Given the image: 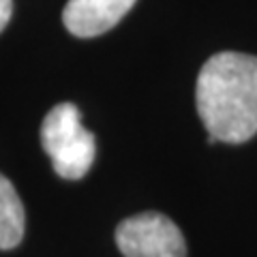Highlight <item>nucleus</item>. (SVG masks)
I'll return each instance as SVG.
<instances>
[{
	"mask_svg": "<svg viewBox=\"0 0 257 257\" xmlns=\"http://www.w3.org/2000/svg\"><path fill=\"white\" fill-rule=\"evenodd\" d=\"M41 144L56 174L64 180L84 178L96 157V140L82 124V114L73 103H58L47 111L41 124Z\"/></svg>",
	"mask_w": 257,
	"mask_h": 257,
	"instance_id": "f03ea898",
	"label": "nucleus"
},
{
	"mask_svg": "<svg viewBox=\"0 0 257 257\" xmlns=\"http://www.w3.org/2000/svg\"><path fill=\"white\" fill-rule=\"evenodd\" d=\"M26 214L22 199L9 178L0 174V251L15 248L24 238Z\"/></svg>",
	"mask_w": 257,
	"mask_h": 257,
	"instance_id": "39448f33",
	"label": "nucleus"
},
{
	"mask_svg": "<svg viewBox=\"0 0 257 257\" xmlns=\"http://www.w3.org/2000/svg\"><path fill=\"white\" fill-rule=\"evenodd\" d=\"M13 15V0H0V32L7 28Z\"/></svg>",
	"mask_w": 257,
	"mask_h": 257,
	"instance_id": "423d86ee",
	"label": "nucleus"
},
{
	"mask_svg": "<svg viewBox=\"0 0 257 257\" xmlns=\"http://www.w3.org/2000/svg\"><path fill=\"white\" fill-rule=\"evenodd\" d=\"M116 244L124 257H187V242L170 216L142 212L116 229Z\"/></svg>",
	"mask_w": 257,
	"mask_h": 257,
	"instance_id": "7ed1b4c3",
	"label": "nucleus"
},
{
	"mask_svg": "<svg viewBox=\"0 0 257 257\" xmlns=\"http://www.w3.org/2000/svg\"><path fill=\"white\" fill-rule=\"evenodd\" d=\"M195 101L210 142L251 140L257 133V56L214 54L199 71Z\"/></svg>",
	"mask_w": 257,
	"mask_h": 257,
	"instance_id": "f257e3e1",
	"label": "nucleus"
},
{
	"mask_svg": "<svg viewBox=\"0 0 257 257\" xmlns=\"http://www.w3.org/2000/svg\"><path fill=\"white\" fill-rule=\"evenodd\" d=\"M138 0H69L62 22L75 37H99L116 26Z\"/></svg>",
	"mask_w": 257,
	"mask_h": 257,
	"instance_id": "20e7f679",
	"label": "nucleus"
}]
</instances>
